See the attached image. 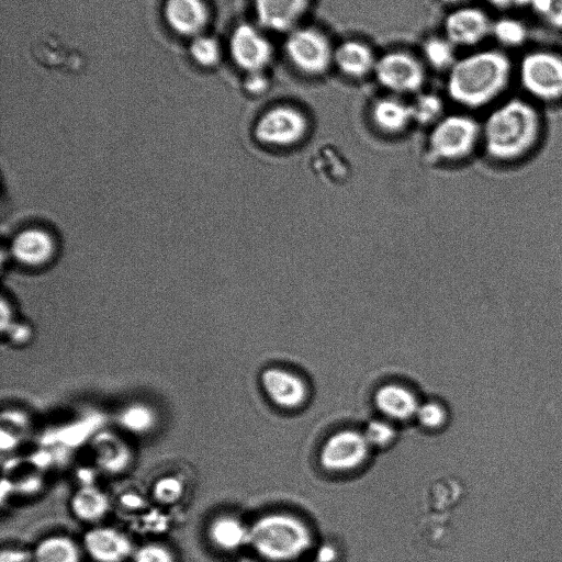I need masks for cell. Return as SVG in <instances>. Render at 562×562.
Segmentation results:
<instances>
[{
    "label": "cell",
    "mask_w": 562,
    "mask_h": 562,
    "mask_svg": "<svg viewBox=\"0 0 562 562\" xmlns=\"http://www.w3.org/2000/svg\"><path fill=\"white\" fill-rule=\"evenodd\" d=\"M516 64L499 47L474 49L459 56L447 72L446 91L451 101L468 110L494 106L505 98L515 79Z\"/></svg>",
    "instance_id": "6da1fadb"
},
{
    "label": "cell",
    "mask_w": 562,
    "mask_h": 562,
    "mask_svg": "<svg viewBox=\"0 0 562 562\" xmlns=\"http://www.w3.org/2000/svg\"><path fill=\"white\" fill-rule=\"evenodd\" d=\"M481 127L487 154L507 161L520 158L535 147L542 120L533 101L514 95L492 106Z\"/></svg>",
    "instance_id": "7a4b0ae2"
},
{
    "label": "cell",
    "mask_w": 562,
    "mask_h": 562,
    "mask_svg": "<svg viewBox=\"0 0 562 562\" xmlns=\"http://www.w3.org/2000/svg\"><path fill=\"white\" fill-rule=\"evenodd\" d=\"M248 542L263 558L292 560L308 549L312 536L306 525L288 514H268L249 527Z\"/></svg>",
    "instance_id": "3957f363"
},
{
    "label": "cell",
    "mask_w": 562,
    "mask_h": 562,
    "mask_svg": "<svg viewBox=\"0 0 562 562\" xmlns=\"http://www.w3.org/2000/svg\"><path fill=\"white\" fill-rule=\"evenodd\" d=\"M515 79L531 101L562 102V53L536 47L526 50L516 64Z\"/></svg>",
    "instance_id": "277c9868"
},
{
    "label": "cell",
    "mask_w": 562,
    "mask_h": 562,
    "mask_svg": "<svg viewBox=\"0 0 562 562\" xmlns=\"http://www.w3.org/2000/svg\"><path fill=\"white\" fill-rule=\"evenodd\" d=\"M335 45L316 26L300 25L285 34L283 52L289 64L307 77H321L334 67Z\"/></svg>",
    "instance_id": "5b68a950"
},
{
    "label": "cell",
    "mask_w": 562,
    "mask_h": 562,
    "mask_svg": "<svg viewBox=\"0 0 562 562\" xmlns=\"http://www.w3.org/2000/svg\"><path fill=\"white\" fill-rule=\"evenodd\" d=\"M373 76L391 94H417L426 80L425 64L409 52L387 50L378 56Z\"/></svg>",
    "instance_id": "8992f818"
},
{
    "label": "cell",
    "mask_w": 562,
    "mask_h": 562,
    "mask_svg": "<svg viewBox=\"0 0 562 562\" xmlns=\"http://www.w3.org/2000/svg\"><path fill=\"white\" fill-rule=\"evenodd\" d=\"M482 138L481 124L471 115L454 113L442 116L430 134V146L440 158L459 159L470 154Z\"/></svg>",
    "instance_id": "52a82bcc"
},
{
    "label": "cell",
    "mask_w": 562,
    "mask_h": 562,
    "mask_svg": "<svg viewBox=\"0 0 562 562\" xmlns=\"http://www.w3.org/2000/svg\"><path fill=\"white\" fill-rule=\"evenodd\" d=\"M308 126L307 116L302 110L290 104H278L259 116L255 136L267 145L290 146L305 137Z\"/></svg>",
    "instance_id": "ba28073f"
},
{
    "label": "cell",
    "mask_w": 562,
    "mask_h": 562,
    "mask_svg": "<svg viewBox=\"0 0 562 562\" xmlns=\"http://www.w3.org/2000/svg\"><path fill=\"white\" fill-rule=\"evenodd\" d=\"M493 20L482 7L465 4L452 8L443 19V35L457 48H473L492 34Z\"/></svg>",
    "instance_id": "9c48e42d"
},
{
    "label": "cell",
    "mask_w": 562,
    "mask_h": 562,
    "mask_svg": "<svg viewBox=\"0 0 562 562\" xmlns=\"http://www.w3.org/2000/svg\"><path fill=\"white\" fill-rule=\"evenodd\" d=\"M263 31L259 25L240 23L231 35V56L246 72L266 71L273 61V44Z\"/></svg>",
    "instance_id": "30bf717a"
},
{
    "label": "cell",
    "mask_w": 562,
    "mask_h": 562,
    "mask_svg": "<svg viewBox=\"0 0 562 562\" xmlns=\"http://www.w3.org/2000/svg\"><path fill=\"white\" fill-rule=\"evenodd\" d=\"M369 450L370 445L363 434L345 429L326 439L319 452V462L329 471H350L366 461Z\"/></svg>",
    "instance_id": "8fae6325"
},
{
    "label": "cell",
    "mask_w": 562,
    "mask_h": 562,
    "mask_svg": "<svg viewBox=\"0 0 562 562\" xmlns=\"http://www.w3.org/2000/svg\"><path fill=\"white\" fill-rule=\"evenodd\" d=\"M313 0H252L258 25L269 32L286 34L302 25Z\"/></svg>",
    "instance_id": "7c38bea8"
},
{
    "label": "cell",
    "mask_w": 562,
    "mask_h": 562,
    "mask_svg": "<svg viewBox=\"0 0 562 562\" xmlns=\"http://www.w3.org/2000/svg\"><path fill=\"white\" fill-rule=\"evenodd\" d=\"M12 257L22 266L41 268L52 262L57 245L53 234L42 227H27L19 232L10 247Z\"/></svg>",
    "instance_id": "4fadbf2b"
},
{
    "label": "cell",
    "mask_w": 562,
    "mask_h": 562,
    "mask_svg": "<svg viewBox=\"0 0 562 562\" xmlns=\"http://www.w3.org/2000/svg\"><path fill=\"white\" fill-rule=\"evenodd\" d=\"M82 547L95 562H124L135 550L124 532L108 526L89 529L83 536Z\"/></svg>",
    "instance_id": "5bb4252c"
},
{
    "label": "cell",
    "mask_w": 562,
    "mask_h": 562,
    "mask_svg": "<svg viewBox=\"0 0 562 562\" xmlns=\"http://www.w3.org/2000/svg\"><path fill=\"white\" fill-rule=\"evenodd\" d=\"M378 55L366 42L357 38L344 40L334 49V67L345 77L360 80L373 75Z\"/></svg>",
    "instance_id": "9a60e30c"
},
{
    "label": "cell",
    "mask_w": 562,
    "mask_h": 562,
    "mask_svg": "<svg viewBox=\"0 0 562 562\" xmlns=\"http://www.w3.org/2000/svg\"><path fill=\"white\" fill-rule=\"evenodd\" d=\"M261 385L267 396L283 408H296L307 397L305 382L296 374L283 369L270 368L263 371Z\"/></svg>",
    "instance_id": "2e32d148"
},
{
    "label": "cell",
    "mask_w": 562,
    "mask_h": 562,
    "mask_svg": "<svg viewBox=\"0 0 562 562\" xmlns=\"http://www.w3.org/2000/svg\"><path fill=\"white\" fill-rule=\"evenodd\" d=\"M164 12L169 26L183 35L198 34L209 20L203 0H166Z\"/></svg>",
    "instance_id": "e0dca14e"
},
{
    "label": "cell",
    "mask_w": 562,
    "mask_h": 562,
    "mask_svg": "<svg viewBox=\"0 0 562 562\" xmlns=\"http://www.w3.org/2000/svg\"><path fill=\"white\" fill-rule=\"evenodd\" d=\"M371 119L381 131L400 133L413 122L411 104L395 94L378 98L371 105Z\"/></svg>",
    "instance_id": "ac0fdd59"
},
{
    "label": "cell",
    "mask_w": 562,
    "mask_h": 562,
    "mask_svg": "<svg viewBox=\"0 0 562 562\" xmlns=\"http://www.w3.org/2000/svg\"><path fill=\"white\" fill-rule=\"evenodd\" d=\"M376 408L386 417L407 420L416 415L418 401L412 391L400 384H385L374 394Z\"/></svg>",
    "instance_id": "d6986e66"
},
{
    "label": "cell",
    "mask_w": 562,
    "mask_h": 562,
    "mask_svg": "<svg viewBox=\"0 0 562 562\" xmlns=\"http://www.w3.org/2000/svg\"><path fill=\"white\" fill-rule=\"evenodd\" d=\"M110 509V499L100 488L92 485L79 487L70 499L72 515L82 522H98Z\"/></svg>",
    "instance_id": "ffe728a7"
},
{
    "label": "cell",
    "mask_w": 562,
    "mask_h": 562,
    "mask_svg": "<svg viewBox=\"0 0 562 562\" xmlns=\"http://www.w3.org/2000/svg\"><path fill=\"white\" fill-rule=\"evenodd\" d=\"M249 528L229 515L215 517L207 527L211 543L220 550L233 551L248 542Z\"/></svg>",
    "instance_id": "44dd1931"
},
{
    "label": "cell",
    "mask_w": 562,
    "mask_h": 562,
    "mask_svg": "<svg viewBox=\"0 0 562 562\" xmlns=\"http://www.w3.org/2000/svg\"><path fill=\"white\" fill-rule=\"evenodd\" d=\"M32 555L33 562H80L81 559L78 543L63 535L42 539Z\"/></svg>",
    "instance_id": "7402d4cb"
},
{
    "label": "cell",
    "mask_w": 562,
    "mask_h": 562,
    "mask_svg": "<svg viewBox=\"0 0 562 562\" xmlns=\"http://www.w3.org/2000/svg\"><path fill=\"white\" fill-rule=\"evenodd\" d=\"M491 37L505 50L519 48L529 40V27L519 18L504 13L493 20Z\"/></svg>",
    "instance_id": "603a6c76"
},
{
    "label": "cell",
    "mask_w": 562,
    "mask_h": 562,
    "mask_svg": "<svg viewBox=\"0 0 562 562\" xmlns=\"http://www.w3.org/2000/svg\"><path fill=\"white\" fill-rule=\"evenodd\" d=\"M420 50L424 64L432 70L445 71L446 74L459 57L457 47L443 34L425 38Z\"/></svg>",
    "instance_id": "cb8c5ba5"
},
{
    "label": "cell",
    "mask_w": 562,
    "mask_h": 562,
    "mask_svg": "<svg viewBox=\"0 0 562 562\" xmlns=\"http://www.w3.org/2000/svg\"><path fill=\"white\" fill-rule=\"evenodd\" d=\"M95 459L106 471H122L131 459L130 451L125 445L111 435H105L94 443Z\"/></svg>",
    "instance_id": "d4e9b609"
},
{
    "label": "cell",
    "mask_w": 562,
    "mask_h": 562,
    "mask_svg": "<svg viewBox=\"0 0 562 562\" xmlns=\"http://www.w3.org/2000/svg\"><path fill=\"white\" fill-rule=\"evenodd\" d=\"M117 422L124 430L133 435H145L156 426L157 415L147 404L132 403L121 409Z\"/></svg>",
    "instance_id": "484cf974"
},
{
    "label": "cell",
    "mask_w": 562,
    "mask_h": 562,
    "mask_svg": "<svg viewBox=\"0 0 562 562\" xmlns=\"http://www.w3.org/2000/svg\"><path fill=\"white\" fill-rule=\"evenodd\" d=\"M409 104L413 122L423 125L436 124L443 116V100L435 92H418Z\"/></svg>",
    "instance_id": "4316f807"
},
{
    "label": "cell",
    "mask_w": 562,
    "mask_h": 562,
    "mask_svg": "<svg viewBox=\"0 0 562 562\" xmlns=\"http://www.w3.org/2000/svg\"><path fill=\"white\" fill-rule=\"evenodd\" d=\"M190 54L198 64L213 66L221 57V48L213 37L198 36L191 43Z\"/></svg>",
    "instance_id": "83f0119b"
},
{
    "label": "cell",
    "mask_w": 562,
    "mask_h": 562,
    "mask_svg": "<svg viewBox=\"0 0 562 562\" xmlns=\"http://www.w3.org/2000/svg\"><path fill=\"white\" fill-rule=\"evenodd\" d=\"M183 494V483L177 476H162L153 487V497L162 505L177 503Z\"/></svg>",
    "instance_id": "f1b7e54d"
},
{
    "label": "cell",
    "mask_w": 562,
    "mask_h": 562,
    "mask_svg": "<svg viewBox=\"0 0 562 562\" xmlns=\"http://www.w3.org/2000/svg\"><path fill=\"white\" fill-rule=\"evenodd\" d=\"M529 8L548 26L562 31V0H532Z\"/></svg>",
    "instance_id": "f546056e"
},
{
    "label": "cell",
    "mask_w": 562,
    "mask_h": 562,
    "mask_svg": "<svg viewBox=\"0 0 562 562\" xmlns=\"http://www.w3.org/2000/svg\"><path fill=\"white\" fill-rule=\"evenodd\" d=\"M133 562H175L173 552L159 542H148L136 548L132 555Z\"/></svg>",
    "instance_id": "4dcf8cb0"
},
{
    "label": "cell",
    "mask_w": 562,
    "mask_h": 562,
    "mask_svg": "<svg viewBox=\"0 0 562 562\" xmlns=\"http://www.w3.org/2000/svg\"><path fill=\"white\" fill-rule=\"evenodd\" d=\"M370 446L385 447L395 438V429L383 420L370 422L363 432Z\"/></svg>",
    "instance_id": "1f68e13d"
},
{
    "label": "cell",
    "mask_w": 562,
    "mask_h": 562,
    "mask_svg": "<svg viewBox=\"0 0 562 562\" xmlns=\"http://www.w3.org/2000/svg\"><path fill=\"white\" fill-rule=\"evenodd\" d=\"M415 416L424 427L430 429L439 428L447 419L445 408L436 402L419 405Z\"/></svg>",
    "instance_id": "d6a6232c"
},
{
    "label": "cell",
    "mask_w": 562,
    "mask_h": 562,
    "mask_svg": "<svg viewBox=\"0 0 562 562\" xmlns=\"http://www.w3.org/2000/svg\"><path fill=\"white\" fill-rule=\"evenodd\" d=\"M271 80L266 71L246 72L244 89L254 95H259L269 90Z\"/></svg>",
    "instance_id": "836d02e7"
},
{
    "label": "cell",
    "mask_w": 562,
    "mask_h": 562,
    "mask_svg": "<svg viewBox=\"0 0 562 562\" xmlns=\"http://www.w3.org/2000/svg\"><path fill=\"white\" fill-rule=\"evenodd\" d=\"M496 11L508 13L513 10L529 8L532 0H484Z\"/></svg>",
    "instance_id": "e575fe53"
},
{
    "label": "cell",
    "mask_w": 562,
    "mask_h": 562,
    "mask_svg": "<svg viewBox=\"0 0 562 562\" xmlns=\"http://www.w3.org/2000/svg\"><path fill=\"white\" fill-rule=\"evenodd\" d=\"M0 562H33V555L20 549H3Z\"/></svg>",
    "instance_id": "d590c367"
},
{
    "label": "cell",
    "mask_w": 562,
    "mask_h": 562,
    "mask_svg": "<svg viewBox=\"0 0 562 562\" xmlns=\"http://www.w3.org/2000/svg\"><path fill=\"white\" fill-rule=\"evenodd\" d=\"M8 334L14 342H22L30 337V328L24 324L13 325L8 328Z\"/></svg>",
    "instance_id": "8d00e7d4"
},
{
    "label": "cell",
    "mask_w": 562,
    "mask_h": 562,
    "mask_svg": "<svg viewBox=\"0 0 562 562\" xmlns=\"http://www.w3.org/2000/svg\"><path fill=\"white\" fill-rule=\"evenodd\" d=\"M439 1L446 5H450L451 8H458L461 5L470 4L471 0H439Z\"/></svg>",
    "instance_id": "74e56055"
}]
</instances>
